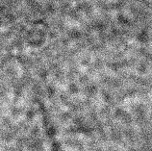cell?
<instances>
[{
    "mask_svg": "<svg viewBox=\"0 0 152 151\" xmlns=\"http://www.w3.org/2000/svg\"><path fill=\"white\" fill-rule=\"evenodd\" d=\"M41 113H42V123H43V126H45L43 128H45L46 136H47V138H48L51 151H60V146H59L57 139H56L55 131H54V128H53V125H52V123L50 121L48 114L45 112V110L43 107H42Z\"/></svg>",
    "mask_w": 152,
    "mask_h": 151,
    "instance_id": "cell-1",
    "label": "cell"
}]
</instances>
